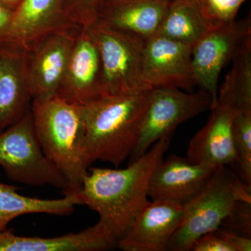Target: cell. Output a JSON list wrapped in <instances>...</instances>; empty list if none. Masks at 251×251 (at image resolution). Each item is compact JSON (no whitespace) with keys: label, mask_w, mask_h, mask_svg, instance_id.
<instances>
[{"label":"cell","mask_w":251,"mask_h":251,"mask_svg":"<svg viewBox=\"0 0 251 251\" xmlns=\"http://www.w3.org/2000/svg\"><path fill=\"white\" fill-rule=\"evenodd\" d=\"M98 47L106 94L143 90L145 39L97 21L85 28Z\"/></svg>","instance_id":"cell-6"},{"label":"cell","mask_w":251,"mask_h":251,"mask_svg":"<svg viewBox=\"0 0 251 251\" xmlns=\"http://www.w3.org/2000/svg\"><path fill=\"white\" fill-rule=\"evenodd\" d=\"M26 49L0 43V133L31 109L32 95L26 72Z\"/></svg>","instance_id":"cell-14"},{"label":"cell","mask_w":251,"mask_h":251,"mask_svg":"<svg viewBox=\"0 0 251 251\" xmlns=\"http://www.w3.org/2000/svg\"><path fill=\"white\" fill-rule=\"evenodd\" d=\"M104 95L100 52L88 31L81 28L57 96L69 103L85 105Z\"/></svg>","instance_id":"cell-11"},{"label":"cell","mask_w":251,"mask_h":251,"mask_svg":"<svg viewBox=\"0 0 251 251\" xmlns=\"http://www.w3.org/2000/svg\"><path fill=\"white\" fill-rule=\"evenodd\" d=\"M220 227L245 237H251V201L237 202Z\"/></svg>","instance_id":"cell-24"},{"label":"cell","mask_w":251,"mask_h":251,"mask_svg":"<svg viewBox=\"0 0 251 251\" xmlns=\"http://www.w3.org/2000/svg\"><path fill=\"white\" fill-rule=\"evenodd\" d=\"M18 190L12 185L0 182V234L19 216L32 214L69 216L75 206L83 204L79 191L64 195L60 199H41L23 196Z\"/></svg>","instance_id":"cell-20"},{"label":"cell","mask_w":251,"mask_h":251,"mask_svg":"<svg viewBox=\"0 0 251 251\" xmlns=\"http://www.w3.org/2000/svg\"><path fill=\"white\" fill-rule=\"evenodd\" d=\"M0 166L15 182L35 187L50 185L62 190L64 195L78 192L44 154L36 137L31 109L0 133Z\"/></svg>","instance_id":"cell-5"},{"label":"cell","mask_w":251,"mask_h":251,"mask_svg":"<svg viewBox=\"0 0 251 251\" xmlns=\"http://www.w3.org/2000/svg\"><path fill=\"white\" fill-rule=\"evenodd\" d=\"M192 49V46L158 34L145 40L141 70L144 88L190 90L198 85Z\"/></svg>","instance_id":"cell-9"},{"label":"cell","mask_w":251,"mask_h":251,"mask_svg":"<svg viewBox=\"0 0 251 251\" xmlns=\"http://www.w3.org/2000/svg\"><path fill=\"white\" fill-rule=\"evenodd\" d=\"M14 11L0 4V43L4 42L12 22Z\"/></svg>","instance_id":"cell-28"},{"label":"cell","mask_w":251,"mask_h":251,"mask_svg":"<svg viewBox=\"0 0 251 251\" xmlns=\"http://www.w3.org/2000/svg\"><path fill=\"white\" fill-rule=\"evenodd\" d=\"M224 229L225 234L235 249V251H251V237H245L227 229Z\"/></svg>","instance_id":"cell-27"},{"label":"cell","mask_w":251,"mask_h":251,"mask_svg":"<svg viewBox=\"0 0 251 251\" xmlns=\"http://www.w3.org/2000/svg\"><path fill=\"white\" fill-rule=\"evenodd\" d=\"M232 69L216 100L234 112H251V34L244 37L232 58Z\"/></svg>","instance_id":"cell-21"},{"label":"cell","mask_w":251,"mask_h":251,"mask_svg":"<svg viewBox=\"0 0 251 251\" xmlns=\"http://www.w3.org/2000/svg\"><path fill=\"white\" fill-rule=\"evenodd\" d=\"M171 0H105L98 21L147 40L155 35Z\"/></svg>","instance_id":"cell-18"},{"label":"cell","mask_w":251,"mask_h":251,"mask_svg":"<svg viewBox=\"0 0 251 251\" xmlns=\"http://www.w3.org/2000/svg\"><path fill=\"white\" fill-rule=\"evenodd\" d=\"M213 99L202 90L187 93L177 88L152 89L138 144L129 157L133 163L157 141H171L175 130L183 122L210 109Z\"/></svg>","instance_id":"cell-7"},{"label":"cell","mask_w":251,"mask_h":251,"mask_svg":"<svg viewBox=\"0 0 251 251\" xmlns=\"http://www.w3.org/2000/svg\"><path fill=\"white\" fill-rule=\"evenodd\" d=\"M211 17L218 23L234 21L241 5L247 0H203Z\"/></svg>","instance_id":"cell-25"},{"label":"cell","mask_w":251,"mask_h":251,"mask_svg":"<svg viewBox=\"0 0 251 251\" xmlns=\"http://www.w3.org/2000/svg\"><path fill=\"white\" fill-rule=\"evenodd\" d=\"M23 0H0V4L11 11H16Z\"/></svg>","instance_id":"cell-29"},{"label":"cell","mask_w":251,"mask_h":251,"mask_svg":"<svg viewBox=\"0 0 251 251\" xmlns=\"http://www.w3.org/2000/svg\"><path fill=\"white\" fill-rule=\"evenodd\" d=\"M117 246L100 222L77 232L54 237H23L6 229L0 234V251H99Z\"/></svg>","instance_id":"cell-17"},{"label":"cell","mask_w":251,"mask_h":251,"mask_svg":"<svg viewBox=\"0 0 251 251\" xmlns=\"http://www.w3.org/2000/svg\"><path fill=\"white\" fill-rule=\"evenodd\" d=\"M184 206L169 201L150 202L117 246L125 251H165L179 227Z\"/></svg>","instance_id":"cell-12"},{"label":"cell","mask_w":251,"mask_h":251,"mask_svg":"<svg viewBox=\"0 0 251 251\" xmlns=\"http://www.w3.org/2000/svg\"><path fill=\"white\" fill-rule=\"evenodd\" d=\"M33 125L41 148L75 191H80L90 166L85 156L84 105L57 96L33 99Z\"/></svg>","instance_id":"cell-3"},{"label":"cell","mask_w":251,"mask_h":251,"mask_svg":"<svg viewBox=\"0 0 251 251\" xmlns=\"http://www.w3.org/2000/svg\"><path fill=\"white\" fill-rule=\"evenodd\" d=\"M249 34L250 18L238 22L234 20L221 23L193 46V67L197 84L201 90L211 96L214 103L217 99L218 81L223 68Z\"/></svg>","instance_id":"cell-10"},{"label":"cell","mask_w":251,"mask_h":251,"mask_svg":"<svg viewBox=\"0 0 251 251\" xmlns=\"http://www.w3.org/2000/svg\"><path fill=\"white\" fill-rule=\"evenodd\" d=\"M81 28H61L25 48L26 72L33 99L57 96Z\"/></svg>","instance_id":"cell-8"},{"label":"cell","mask_w":251,"mask_h":251,"mask_svg":"<svg viewBox=\"0 0 251 251\" xmlns=\"http://www.w3.org/2000/svg\"><path fill=\"white\" fill-rule=\"evenodd\" d=\"M170 140L161 139L124 169L90 168L80 189L83 204L98 213L103 224L118 242L149 202L151 175L163 159Z\"/></svg>","instance_id":"cell-1"},{"label":"cell","mask_w":251,"mask_h":251,"mask_svg":"<svg viewBox=\"0 0 251 251\" xmlns=\"http://www.w3.org/2000/svg\"><path fill=\"white\" fill-rule=\"evenodd\" d=\"M207 123L190 140L186 159L193 164L234 168L237 162L232 125L234 110L216 100Z\"/></svg>","instance_id":"cell-13"},{"label":"cell","mask_w":251,"mask_h":251,"mask_svg":"<svg viewBox=\"0 0 251 251\" xmlns=\"http://www.w3.org/2000/svg\"><path fill=\"white\" fill-rule=\"evenodd\" d=\"M73 25L64 0H23L14 11L4 42L27 48L52 31Z\"/></svg>","instance_id":"cell-16"},{"label":"cell","mask_w":251,"mask_h":251,"mask_svg":"<svg viewBox=\"0 0 251 251\" xmlns=\"http://www.w3.org/2000/svg\"><path fill=\"white\" fill-rule=\"evenodd\" d=\"M152 89L106 94L84 105L85 156L120 166L138 144Z\"/></svg>","instance_id":"cell-2"},{"label":"cell","mask_w":251,"mask_h":251,"mask_svg":"<svg viewBox=\"0 0 251 251\" xmlns=\"http://www.w3.org/2000/svg\"><path fill=\"white\" fill-rule=\"evenodd\" d=\"M242 201L251 202V187L230 167H218L202 191L184 206L182 219L167 251H191L198 238L219 228Z\"/></svg>","instance_id":"cell-4"},{"label":"cell","mask_w":251,"mask_h":251,"mask_svg":"<svg viewBox=\"0 0 251 251\" xmlns=\"http://www.w3.org/2000/svg\"><path fill=\"white\" fill-rule=\"evenodd\" d=\"M192 251H235L224 229L219 227L198 238L193 244Z\"/></svg>","instance_id":"cell-26"},{"label":"cell","mask_w":251,"mask_h":251,"mask_svg":"<svg viewBox=\"0 0 251 251\" xmlns=\"http://www.w3.org/2000/svg\"><path fill=\"white\" fill-rule=\"evenodd\" d=\"M219 24L203 0H171L157 34L193 47Z\"/></svg>","instance_id":"cell-19"},{"label":"cell","mask_w":251,"mask_h":251,"mask_svg":"<svg viewBox=\"0 0 251 251\" xmlns=\"http://www.w3.org/2000/svg\"><path fill=\"white\" fill-rule=\"evenodd\" d=\"M216 168L193 164L184 157L170 155L154 170L148 187L152 201H169L186 205L198 196Z\"/></svg>","instance_id":"cell-15"},{"label":"cell","mask_w":251,"mask_h":251,"mask_svg":"<svg viewBox=\"0 0 251 251\" xmlns=\"http://www.w3.org/2000/svg\"><path fill=\"white\" fill-rule=\"evenodd\" d=\"M105 0H64V8L75 25L86 28L95 22Z\"/></svg>","instance_id":"cell-23"},{"label":"cell","mask_w":251,"mask_h":251,"mask_svg":"<svg viewBox=\"0 0 251 251\" xmlns=\"http://www.w3.org/2000/svg\"><path fill=\"white\" fill-rule=\"evenodd\" d=\"M232 133L237 153L234 172L251 187V112L234 113Z\"/></svg>","instance_id":"cell-22"}]
</instances>
